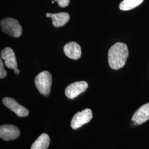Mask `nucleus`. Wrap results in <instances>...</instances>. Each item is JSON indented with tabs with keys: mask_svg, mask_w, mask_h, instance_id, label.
<instances>
[{
	"mask_svg": "<svg viewBox=\"0 0 149 149\" xmlns=\"http://www.w3.org/2000/svg\"><path fill=\"white\" fill-rule=\"evenodd\" d=\"M50 138L48 134L43 133L33 144L31 149H47L50 144Z\"/></svg>",
	"mask_w": 149,
	"mask_h": 149,
	"instance_id": "obj_12",
	"label": "nucleus"
},
{
	"mask_svg": "<svg viewBox=\"0 0 149 149\" xmlns=\"http://www.w3.org/2000/svg\"><path fill=\"white\" fill-rule=\"evenodd\" d=\"M52 3L53 4L54 3V1H52Z\"/></svg>",
	"mask_w": 149,
	"mask_h": 149,
	"instance_id": "obj_17",
	"label": "nucleus"
},
{
	"mask_svg": "<svg viewBox=\"0 0 149 149\" xmlns=\"http://www.w3.org/2000/svg\"><path fill=\"white\" fill-rule=\"evenodd\" d=\"M64 52L68 58L73 60L79 59L82 53L80 45L74 42H71L66 44L64 46Z\"/></svg>",
	"mask_w": 149,
	"mask_h": 149,
	"instance_id": "obj_10",
	"label": "nucleus"
},
{
	"mask_svg": "<svg viewBox=\"0 0 149 149\" xmlns=\"http://www.w3.org/2000/svg\"><path fill=\"white\" fill-rule=\"evenodd\" d=\"M35 85L38 90L44 96L49 95L52 84V76L49 72L44 71L38 74L35 78Z\"/></svg>",
	"mask_w": 149,
	"mask_h": 149,
	"instance_id": "obj_2",
	"label": "nucleus"
},
{
	"mask_svg": "<svg viewBox=\"0 0 149 149\" xmlns=\"http://www.w3.org/2000/svg\"><path fill=\"white\" fill-rule=\"evenodd\" d=\"M7 76V72L4 68V64L2 61V59L0 60V78L1 79H4Z\"/></svg>",
	"mask_w": 149,
	"mask_h": 149,
	"instance_id": "obj_14",
	"label": "nucleus"
},
{
	"mask_svg": "<svg viewBox=\"0 0 149 149\" xmlns=\"http://www.w3.org/2000/svg\"><path fill=\"white\" fill-rule=\"evenodd\" d=\"M46 17L52 18L53 25L55 27L64 26L70 19L69 15L66 12H60L54 14L48 13L46 14Z\"/></svg>",
	"mask_w": 149,
	"mask_h": 149,
	"instance_id": "obj_11",
	"label": "nucleus"
},
{
	"mask_svg": "<svg viewBox=\"0 0 149 149\" xmlns=\"http://www.w3.org/2000/svg\"><path fill=\"white\" fill-rule=\"evenodd\" d=\"M1 58L5 61L6 66L11 69L17 68V63L14 51L11 48H6L1 53Z\"/></svg>",
	"mask_w": 149,
	"mask_h": 149,
	"instance_id": "obj_9",
	"label": "nucleus"
},
{
	"mask_svg": "<svg viewBox=\"0 0 149 149\" xmlns=\"http://www.w3.org/2000/svg\"><path fill=\"white\" fill-rule=\"evenodd\" d=\"M56 1L58 3L59 6L61 7H66L69 5L70 3V0H54Z\"/></svg>",
	"mask_w": 149,
	"mask_h": 149,
	"instance_id": "obj_15",
	"label": "nucleus"
},
{
	"mask_svg": "<svg viewBox=\"0 0 149 149\" xmlns=\"http://www.w3.org/2000/svg\"><path fill=\"white\" fill-rule=\"evenodd\" d=\"M128 49L124 43H117L112 45L108 51V63L112 69L123 68L128 59Z\"/></svg>",
	"mask_w": 149,
	"mask_h": 149,
	"instance_id": "obj_1",
	"label": "nucleus"
},
{
	"mask_svg": "<svg viewBox=\"0 0 149 149\" xmlns=\"http://www.w3.org/2000/svg\"><path fill=\"white\" fill-rule=\"evenodd\" d=\"M87 87L88 84L85 81L75 82L67 86L65 90V95L70 99H74L84 92Z\"/></svg>",
	"mask_w": 149,
	"mask_h": 149,
	"instance_id": "obj_5",
	"label": "nucleus"
},
{
	"mask_svg": "<svg viewBox=\"0 0 149 149\" xmlns=\"http://www.w3.org/2000/svg\"><path fill=\"white\" fill-rule=\"evenodd\" d=\"M14 71H15V73L17 74H19V72H20V71H19V70L17 68H16L15 69H14Z\"/></svg>",
	"mask_w": 149,
	"mask_h": 149,
	"instance_id": "obj_16",
	"label": "nucleus"
},
{
	"mask_svg": "<svg viewBox=\"0 0 149 149\" xmlns=\"http://www.w3.org/2000/svg\"><path fill=\"white\" fill-rule=\"evenodd\" d=\"M2 102L6 107L11 109L12 111L15 113L19 117H26L29 114V111L26 108L18 103L15 100L12 98H4Z\"/></svg>",
	"mask_w": 149,
	"mask_h": 149,
	"instance_id": "obj_6",
	"label": "nucleus"
},
{
	"mask_svg": "<svg viewBox=\"0 0 149 149\" xmlns=\"http://www.w3.org/2000/svg\"><path fill=\"white\" fill-rule=\"evenodd\" d=\"M143 1L144 0H123L119 7L122 11H129L140 5Z\"/></svg>",
	"mask_w": 149,
	"mask_h": 149,
	"instance_id": "obj_13",
	"label": "nucleus"
},
{
	"mask_svg": "<svg viewBox=\"0 0 149 149\" xmlns=\"http://www.w3.org/2000/svg\"><path fill=\"white\" fill-rule=\"evenodd\" d=\"M20 135V130L16 126L11 124L2 125L0 127V137L5 141L18 138Z\"/></svg>",
	"mask_w": 149,
	"mask_h": 149,
	"instance_id": "obj_7",
	"label": "nucleus"
},
{
	"mask_svg": "<svg viewBox=\"0 0 149 149\" xmlns=\"http://www.w3.org/2000/svg\"><path fill=\"white\" fill-rule=\"evenodd\" d=\"M148 120H149V103L140 107L135 112L132 121L135 125H139L146 122Z\"/></svg>",
	"mask_w": 149,
	"mask_h": 149,
	"instance_id": "obj_8",
	"label": "nucleus"
},
{
	"mask_svg": "<svg viewBox=\"0 0 149 149\" xmlns=\"http://www.w3.org/2000/svg\"><path fill=\"white\" fill-rule=\"evenodd\" d=\"M92 118V112L90 109L86 108L82 112H77L72 118L71 126L72 129H77L83 125L90 122Z\"/></svg>",
	"mask_w": 149,
	"mask_h": 149,
	"instance_id": "obj_4",
	"label": "nucleus"
},
{
	"mask_svg": "<svg viewBox=\"0 0 149 149\" xmlns=\"http://www.w3.org/2000/svg\"><path fill=\"white\" fill-rule=\"evenodd\" d=\"M1 27L3 32L13 37H19L22 35V29L18 21L12 18H5L1 21Z\"/></svg>",
	"mask_w": 149,
	"mask_h": 149,
	"instance_id": "obj_3",
	"label": "nucleus"
}]
</instances>
